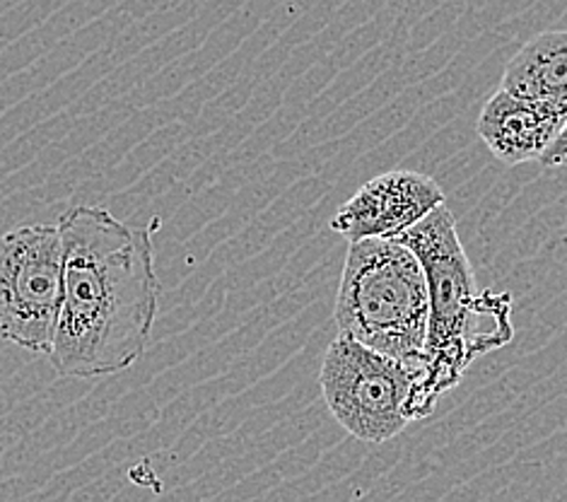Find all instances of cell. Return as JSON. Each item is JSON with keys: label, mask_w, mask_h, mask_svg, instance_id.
<instances>
[{"label": "cell", "mask_w": 567, "mask_h": 502, "mask_svg": "<svg viewBox=\"0 0 567 502\" xmlns=\"http://www.w3.org/2000/svg\"><path fill=\"white\" fill-rule=\"evenodd\" d=\"M63 297L49 350L65 379L128 370L153 341L159 280L145 227L100 206H75L59 221Z\"/></svg>", "instance_id": "obj_1"}, {"label": "cell", "mask_w": 567, "mask_h": 502, "mask_svg": "<svg viewBox=\"0 0 567 502\" xmlns=\"http://www.w3.org/2000/svg\"><path fill=\"white\" fill-rule=\"evenodd\" d=\"M503 90L567 116V30L526 42L505 68Z\"/></svg>", "instance_id": "obj_8"}, {"label": "cell", "mask_w": 567, "mask_h": 502, "mask_svg": "<svg viewBox=\"0 0 567 502\" xmlns=\"http://www.w3.org/2000/svg\"><path fill=\"white\" fill-rule=\"evenodd\" d=\"M563 114L499 88L481 110L476 131L505 165L538 162L565 124Z\"/></svg>", "instance_id": "obj_7"}, {"label": "cell", "mask_w": 567, "mask_h": 502, "mask_svg": "<svg viewBox=\"0 0 567 502\" xmlns=\"http://www.w3.org/2000/svg\"><path fill=\"white\" fill-rule=\"evenodd\" d=\"M63 297L59 225H22L0 237V338L49 356Z\"/></svg>", "instance_id": "obj_5"}, {"label": "cell", "mask_w": 567, "mask_h": 502, "mask_svg": "<svg viewBox=\"0 0 567 502\" xmlns=\"http://www.w3.org/2000/svg\"><path fill=\"white\" fill-rule=\"evenodd\" d=\"M565 160H567V119H565L563 129L558 131L556 141H553V143L546 147V153H544L542 157H538V162H542L544 167H558V165H563Z\"/></svg>", "instance_id": "obj_9"}, {"label": "cell", "mask_w": 567, "mask_h": 502, "mask_svg": "<svg viewBox=\"0 0 567 502\" xmlns=\"http://www.w3.org/2000/svg\"><path fill=\"white\" fill-rule=\"evenodd\" d=\"M430 295L417 256L399 239L348 242L333 319L343 336L421 370Z\"/></svg>", "instance_id": "obj_3"}, {"label": "cell", "mask_w": 567, "mask_h": 502, "mask_svg": "<svg viewBox=\"0 0 567 502\" xmlns=\"http://www.w3.org/2000/svg\"><path fill=\"white\" fill-rule=\"evenodd\" d=\"M421 370L339 334L323 352L319 385L329 413L364 444H384L411 423L406 406Z\"/></svg>", "instance_id": "obj_4"}, {"label": "cell", "mask_w": 567, "mask_h": 502, "mask_svg": "<svg viewBox=\"0 0 567 502\" xmlns=\"http://www.w3.org/2000/svg\"><path fill=\"white\" fill-rule=\"evenodd\" d=\"M399 242L421 262L430 295L425 360L406 406L413 423L435 411L442 393L462 382L471 362L512 341V300L505 293L478 290L447 203Z\"/></svg>", "instance_id": "obj_2"}, {"label": "cell", "mask_w": 567, "mask_h": 502, "mask_svg": "<svg viewBox=\"0 0 567 502\" xmlns=\"http://www.w3.org/2000/svg\"><path fill=\"white\" fill-rule=\"evenodd\" d=\"M444 203L447 196L432 176L396 170L362 184L329 225L348 242L399 239Z\"/></svg>", "instance_id": "obj_6"}]
</instances>
